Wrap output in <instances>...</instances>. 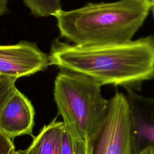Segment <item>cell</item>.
<instances>
[{
    "label": "cell",
    "mask_w": 154,
    "mask_h": 154,
    "mask_svg": "<svg viewBox=\"0 0 154 154\" xmlns=\"http://www.w3.org/2000/svg\"><path fill=\"white\" fill-rule=\"evenodd\" d=\"M102 85L87 75L61 69L54 82L58 113L76 140L87 141L107 112L109 100L102 94Z\"/></svg>",
    "instance_id": "3"
},
{
    "label": "cell",
    "mask_w": 154,
    "mask_h": 154,
    "mask_svg": "<svg viewBox=\"0 0 154 154\" xmlns=\"http://www.w3.org/2000/svg\"><path fill=\"white\" fill-rule=\"evenodd\" d=\"M149 2H150V4H151V7H152V5H154V0H147Z\"/></svg>",
    "instance_id": "15"
},
{
    "label": "cell",
    "mask_w": 154,
    "mask_h": 154,
    "mask_svg": "<svg viewBox=\"0 0 154 154\" xmlns=\"http://www.w3.org/2000/svg\"><path fill=\"white\" fill-rule=\"evenodd\" d=\"M13 153H11V154H13Z\"/></svg>",
    "instance_id": "17"
},
{
    "label": "cell",
    "mask_w": 154,
    "mask_h": 154,
    "mask_svg": "<svg viewBox=\"0 0 154 154\" xmlns=\"http://www.w3.org/2000/svg\"><path fill=\"white\" fill-rule=\"evenodd\" d=\"M8 0H0V16L8 10Z\"/></svg>",
    "instance_id": "13"
},
{
    "label": "cell",
    "mask_w": 154,
    "mask_h": 154,
    "mask_svg": "<svg viewBox=\"0 0 154 154\" xmlns=\"http://www.w3.org/2000/svg\"><path fill=\"white\" fill-rule=\"evenodd\" d=\"M31 13L37 17L54 16L62 10L61 0H23Z\"/></svg>",
    "instance_id": "9"
},
{
    "label": "cell",
    "mask_w": 154,
    "mask_h": 154,
    "mask_svg": "<svg viewBox=\"0 0 154 154\" xmlns=\"http://www.w3.org/2000/svg\"><path fill=\"white\" fill-rule=\"evenodd\" d=\"M85 142L75 139L64 124L62 132L61 154H86Z\"/></svg>",
    "instance_id": "10"
},
{
    "label": "cell",
    "mask_w": 154,
    "mask_h": 154,
    "mask_svg": "<svg viewBox=\"0 0 154 154\" xmlns=\"http://www.w3.org/2000/svg\"><path fill=\"white\" fill-rule=\"evenodd\" d=\"M85 146L86 154H132L129 106L123 93L109 100L105 118Z\"/></svg>",
    "instance_id": "4"
},
{
    "label": "cell",
    "mask_w": 154,
    "mask_h": 154,
    "mask_svg": "<svg viewBox=\"0 0 154 154\" xmlns=\"http://www.w3.org/2000/svg\"><path fill=\"white\" fill-rule=\"evenodd\" d=\"M150 10L147 0H119L88 3L54 16L61 37L76 45L100 46L131 41Z\"/></svg>",
    "instance_id": "2"
},
{
    "label": "cell",
    "mask_w": 154,
    "mask_h": 154,
    "mask_svg": "<svg viewBox=\"0 0 154 154\" xmlns=\"http://www.w3.org/2000/svg\"><path fill=\"white\" fill-rule=\"evenodd\" d=\"M57 117L45 125L38 134L33 138L24 154H61L63 122H57Z\"/></svg>",
    "instance_id": "8"
},
{
    "label": "cell",
    "mask_w": 154,
    "mask_h": 154,
    "mask_svg": "<svg viewBox=\"0 0 154 154\" xmlns=\"http://www.w3.org/2000/svg\"><path fill=\"white\" fill-rule=\"evenodd\" d=\"M151 11H152L153 15V16H154V5H152V7H151Z\"/></svg>",
    "instance_id": "16"
},
{
    "label": "cell",
    "mask_w": 154,
    "mask_h": 154,
    "mask_svg": "<svg viewBox=\"0 0 154 154\" xmlns=\"http://www.w3.org/2000/svg\"><path fill=\"white\" fill-rule=\"evenodd\" d=\"M129 106L132 154L144 148L154 149V98L143 96L125 87Z\"/></svg>",
    "instance_id": "6"
},
{
    "label": "cell",
    "mask_w": 154,
    "mask_h": 154,
    "mask_svg": "<svg viewBox=\"0 0 154 154\" xmlns=\"http://www.w3.org/2000/svg\"><path fill=\"white\" fill-rule=\"evenodd\" d=\"M51 65L49 55L32 42L21 41L0 45V76L17 79L33 75Z\"/></svg>",
    "instance_id": "5"
},
{
    "label": "cell",
    "mask_w": 154,
    "mask_h": 154,
    "mask_svg": "<svg viewBox=\"0 0 154 154\" xmlns=\"http://www.w3.org/2000/svg\"><path fill=\"white\" fill-rule=\"evenodd\" d=\"M0 77H1V76H0Z\"/></svg>",
    "instance_id": "18"
},
{
    "label": "cell",
    "mask_w": 154,
    "mask_h": 154,
    "mask_svg": "<svg viewBox=\"0 0 154 154\" xmlns=\"http://www.w3.org/2000/svg\"><path fill=\"white\" fill-rule=\"evenodd\" d=\"M34 116L31 102L17 89L0 114V132L13 141L23 135L34 138Z\"/></svg>",
    "instance_id": "7"
},
{
    "label": "cell",
    "mask_w": 154,
    "mask_h": 154,
    "mask_svg": "<svg viewBox=\"0 0 154 154\" xmlns=\"http://www.w3.org/2000/svg\"><path fill=\"white\" fill-rule=\"evenodd\" d=\"M51 65L90 76L102 85L131 87L154 78V38L100 46L70 45L55 40Z\"/></svg>",
    "instance_id": "1"
},
{
    "label": "cell",
    "mask_w": 154,
    "mask_h": 154,
    "mask_svg": "<svg viewBox=\"0 0 154 154\" xmlns=\"http://www.w3.org/2000/svg\"><path fill=\"white\" fill-rule=\"evenodd\" d=\"M14 150L13 141L0 132V154H11Z\"/></svg>",
    "instance_id": "12"
},
{
    "label": "cell",
    "mask_w": 154,
    "mask_h": 154,
    "mask_svg": "<svg viewBox=\"0 0 154 154\" xmlns=\"http://www.w3.org/2000/svg\"><path fill=\"white\" fill-rule=\"evenodd\" d=\"M16 80L7 76L0 77V114L17 89L15 85Z\"/></svg>",
    "instance_id": "11"
},
{
    "label": "cell",
    "mask_w": 154,
    "mask_h": 154,
    "mask_svg": "<svg viewBox=\"0 0 154 154\" xmlns=\"http://www.w3.org/2000/svg\"><path fill=\"white\" fill-rule=\"evenodd\" d=\"M13 154H24L22 150H14L13 153Z\"/></svg>",
    "instance_id": "14"
}]
</instances>
